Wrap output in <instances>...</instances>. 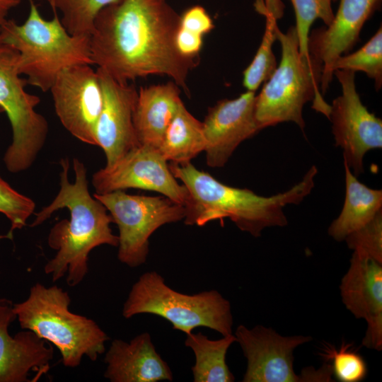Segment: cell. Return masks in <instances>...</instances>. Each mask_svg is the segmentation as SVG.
I'll use <instances>...</instances> for the list:
<instances>
[{
	"label": "cell",
	"instance_id": "cell-23",
	"mask_svg": "<svg viewBox=\"0 0 382 382\" xmlns=\"http://www.w3.org/2000/svg\"><path fill=\"white\" fill-rule=\"evenodd\" d=\"M236 342L233 334L210 340L201 332L187 334L185 345L190 348L195 358L192 366L195 382H233L235 378L226 364V354Z\"/></svg>",
	"mask_w": 382,
	"mask_h": 382
},
{
	"label": "cell",
	"instance_id": "cell-27",
	"mask_svg": "<svg viewBox=\"0 0 382 382\" xmlns=\"http://www.w3.org/2000/svg\"><path fill=\"white\" fill-rule=\"evenodd\" d=\"M337 0H291L295 16V28L297 32L301 54L309 57L308 40L310 28L317 19L328 26L332 21L334 13L332 3Z\"/></svg>",
	"mask_w": 382,
	"mask_h": 382
},
{
	"label": "cell",
	"instance_id": "cell-9",
	"mask_svg": "<svg viewBox=\"0 0 382 382\" xmlns=\"http://www.w3.org/2000/svg\"><path fill=\"white\" fill-rule=\"evenodd\" d=\"M119 229L118 260L129 267L144 264L149 238L158 228L184 219L185 209L165 196L134 195L124 190L95 193Z\"/></svg>",
	"mask_w": 382,
	"mask_h": 382
},
{
	"label": "cell",
	"instance_id": "cell-16",
	"mask_svg": "<svg viewBox=\"0 0 382 382\" xmlns=\"http://www.w3.org/2000/svg\"><path fill=\"white\" fill-rule=\"evenodd\" d=\"M255 92L247 91L209 108L202 122L209 167H223L241 142L261 130L255 117Z\"/></svg>",
	"mask_w": 382,
	"mask_h": 382
},
{
	"label": "cell",
	"instance_id": "cell-15",
	"mask_svg": "<svg viewBox=\"0 0 382 382\" xmlns=\"http://www.w3.org/2000/svg\"><path fill=\"white\" fill-rule=\"evenodd\" d=\"M381 0H340L328 26L316 28L308 35L309 55L323 68L320 88L324 95L333 77L336 59L349 52L359 40L364 23L379 8Z\"/></svg>",
	"mask_w": 382,
	"mask_h": 382
},
{
	"label": "cell",
	"instance_id": "cell-10",
	"mask_svg": "<svg viewBox=\"0 0 382 382\" xmlns=\"http://www.w3.org/2000/svg\"><path fill=\"white\" fill-rule=\"evenodd\" d=\"M342 94L332 100L328 119L335 146L343 150L344 162L357 177L364 171V155L382 147V120L363 105L357 91L355 72L334 71Z\"/></svg>",
	"mask_w": 382,
	"mask_h": 382
},
{
	"label": "cell",
	"instance_id": "cell-33",
	"mask_svg": "<svg viewBox=\"0 0 382 382\" xmlns=\"http://www.w3.org/2000/svg\"><path fill=\"white\" fill-rule=\"evenodd\" d=\"M263 6L266 11L276 20L280 19L284 16V5L281 0H265Z\"/></svg>",
	"mask_w": 382,
	"mask_h": 382
},
{
	"label": "cell",
	"instance_id": "cell-8",
	"mask_svg": "<svg viewBox=\"0 0 382 382\" xmlns=\"http://www.w3.org/2000/svg\"><path fill=\"white\" fill-rule=\"evenodd\" d=\"M19 54L0 45V108L11 123L12 141L4 156L6 169L17 173L28 169L46 141L49 126L35 108L40 98L25 90L18 68Z\"/></svg>",
	"mask_w": 382,
	"mask_h": 382
},
{
	"label": "cell",
	"instance_id": "cell-36",
	"mask_svg": "<svg viewBox=\"0 0 382 382\" xmlns=\"http://www.w3.org/2000/svg\"><path fill=\"white\" fill-rule=\"evenodd\" d=\"M1 112H4V111H3V110L0 108V113H1Z\"/></svg>",
	"mask_w": 382,
	"mask_h": 382
},
{
	"label": "cell",
	"instance_id": "cell-11",
	"mask_svg": "<svg viewBox=\"0 0 382 382\" xmlns=\"http://www.w3.org/2000/svg\"><path fill=\"white\" fill-rule=\"evenodd\" d=\"M176 180L158 149L139 145L112 166L94 173L92 185L97 194L137 188L159 192L185 206L189 193Z\"/></svg>",
	"mask_w": 382,
	"mask_h": 382
},
{
	"label": "cell",
	"instance_id": "cell-6",
	"mask_svg": "<svg viewBox=\"0 0 382 382\" xmlns=\"http://www.w3.org/2000/svg\"><path fill=\"white\" fill-rule=\"evenodd\" d=\"M277 40L282 47L279 65L255 96V117L260 129L284 122H293L303 131V105L313 101V108L329 117L330 105L320 91L322 66L299 51L295 26L282 33L277 25Z\"/></svg>",
	"mask_w": 382,
	"mask_h": 382
},
{
	"label": "cell",
	"instance_id": "cell-17",
	"mask_svg": "<svg viewBox=\"0 0 382 382\" xmlns=\"http://www.w3.org/2000/svg\"><path fill=\"white\" fill-rule=\"evenodd\" d=\"M342 301L367 328L362 340L366 348L382 349V263L354 251L350 265L340 285Z\"/></svg>",
	"mask_w": 382,
	"mask_h": 382
},
{
	"label": "cell",
	"instance_id": "cell-24",
	"mask_svg": "<svg viewBox=\"0 0 382 382\" xmlns=\"http://www.w3.org/2000/svg\"><path fill=\"white\" fill-rule=\"evenodd\" d=\"M255 10L266 18L265 33L257 51L243 72V86L247 91L255 92L260 86L267 81L275 71L277 64L272 51L277 40V20L264 8L263 0H255Z\"/></svg>",
	"mask_w": 382,
	"mask_h": 382
},
{
	"label": "cell",
	"instance_id": "cell-30",
	"mask_svg": "<svg viewBox=\"0 0 382 382\" xmlns=\"http://www.w3.org/2000/svg\"><path fill=\"white\" fill-rule=\"evenodd\" d=\"M345 241L349 249L382 263V211L368 224L349 234Z\"/></svg>",
	"mask_w": 382,
	"mask_h": 382
},
{
	"label": "cell",
	"instance_id": "cell-4",
	"mask_svg": "<svg viewBox=\"0 0 382 382\" xmlns=\"http://www.w3.org/2000/svg\"><path fill=\"white\" fill-rule=\"evenodd\" d=\"M0 45L19 54L18 68L27 83L43 92L50 91L59 74L78 64H93L90 36L74 35L63 25L56 11L43 18L33 0L22 24L8 19L0 28Z\"/></svg>",
	"mask_w": 382,
	"mask_h": 382
},
{
	"label": "cell",
	"instance_id": "cell-1",
	"mask_svg": "<svg viewBox=\"0 0 382 382\" xmlns=\"http://www.w3.org/2000/svg\"><path fill=\"white\" fill-rule=\"evenodd\" d=\"M180 18L167 0H120L106 6L90 35L93 64L122 83L166 75L189 95L187 76L199 59L176 47Z\"/></svg>",
	"mask_w": 382,
	"mask_h": 382
},
{
	"label": "cell",
	"instance_id": "cell-20",
	"mask_svg": "<svg viewBox=\"0 0 382 382\" xmlns=\"http://www.w3.org/2000/svg\"><path fill=\"white\" fill-rule=\"evenodd\" d=\"M180 87L173 81L141 87L133 115L140 145L158 149L164 133L182 101Z\"/></svg>",
	"mask_w": 382,
	"mask_h": 382
},
{
	"label": "cell",
	"instance_id": "cell-14",
	"mask_svg": "<svg viewBox=\"0 0 382 382\" xmlns=\"http://www.w3.org/2000/svg\"><path fill=\"white\" fill-rule=\"evenodd\" d=\"M103 92V105L95 137L106 157V167L115 164L140 145L134 129L133 115L138 98L134 85L113 79L96 69Z\"/></svg>",
	"mask_w": 382,
	"mask_h": 382
},
{
	"label": "cell",
	"instance_id": "cell-12",
	"mask_svg": "<svg viewBox=\"0 0 382 382\" xmlns=\"http://www.w3.org/2000/svg\"><path fill=\"white\" fill-rule=\"evenodd\" d=\"M50 91L63 127L81 141L97 146L95 132L103 105L97 71L90 64L68 67L59 74Z\"/></svg>",
	"mask_w": 382,
	"mask_h": 382
},
{
	"label": "cell",
	"instance_id": "cell-35",
	"mask_svg": "<svg viewBox=\"0 0 382 382\" xmlns=\"http://www.w3.org/2000/svg\"><path fill=\"white\" fill-rule=\"evenodd\" d=\"M37 1H48L50 4L51 2V0H37Z\"/></svg>",
	"mask_w": 382,
	"mask_h": 382
},
{
	"label": "cell",
	"instance_id": "cell-32",
	"mask_svg": "<svg viewBox=\"0 0 382 382\" xmlns=\"http://www.w3.org/2000/svg\"><path fill=\"white\" fill-rule=\"evenodd\" d=\"M202 35L179 26L175 35V45L182 55L197 57L202 47Z\"/></svg>",
	"mask_w": 382,
	"mask_h": 382
},
{
	"label": "cell",
	"instance_id": "cell-13",
	"mask_svg": "<svg viewBox=\"0 0 382 382\" xmlns=\"http://www.w3.org/2000/svg\"><path fill=\"white\" fill-rule=\"evenodd\" d=\"M247 359L243 382H308L306 370L294 369V351L312 340L311 336H282L272 328L257 325L237 327L233 334Z\"/></svg>",
	"mask_w": 382,
	"mask_h": 382
},
{
	"label": "cell",
	"instance_id": "cell-3",
	"mask_svg": "<svg viewBox=\"0 0 382 382\" xmlns=\"http://www.w3.org/2000/svg\"><path fill=\"white\" fill-rule=\"evenodd\" d=\"M168 166L189 193L184 206L185 224L202 226L212 221L228 218L240 230L254 237L260 236L265 228L287 224L284 207L299 204L311 193L318 173L317 168L313 166L303 179L289 190L264 197L248 189L225 185L209 173L198 170L190 162H171Z\"/></svg>",
	"mask_w": 382,
	"mask_h": 382
},
{
	"label": "cell",
	"instance_id": "cell-19",
	"mask_svg": "<svg viewBox=\"0 0 382 382\" xmlns=\"http://www.w3.org/2000/svg\"><path fill=\"white\" fill-rule=\"evenodd\" d=\"M104 377L111 382L172 381V371L156 351L150 334L142 332L127 342L115 339L105 353Z\"/></svg>",
	"mask_w": 382,
	"mask_h": 382
},
{
	"label": "cell",
	"instance_id": "cell-31",
	"mask_svg": "<svg viewBox=\"0 0 382 382\" xmlns=\"http://www.w3.org/2000/svg\"><path fill=\"white\" fill-rule=\"evenodd\" d=\"M180 27L203 36L210 32L214 25L204 8L196 5L186 9L180 15Z\"/></svg>",
	"mask_w": 382,
	"mask_h": 382
},
{
	"label": "cell",
	"instance_id": "cell-25",
	"mask_svg": "<svg viewBox=\"0 0 382 382\" xmlns=\"http://www.w3.org/2000/svg\"><path fill=\"white\" fill-rule=\"evenodd\" d=\"M120 0H51L54 11L61 13V21L74 35L90 36L98 13Z\"/></svg>",
	"mask_w": 382,
	"mask_h": 382
},
{
	"label": "cell",
	"instance_id": "cell-22",
	"mask_svg": "<svg viewBox=\"0 0 382 382\" xmlns=\"http://www.w3.org/2000/svg\"><path fill=\"white\" fill-rule=\"evenodd\" d=\"M204 149L202 122L181 101L164 133L158 151L168 161L186 163Z\"/></svg>",
	"mask_w": 382,
	"mask_h": 382
},
{
	"label": "cell",
	"instance_id": "cell-5",
	"mask_svg": "<svg viewBox=\"0 0 382 382\" xmlns=\"http://www.w3.org/2000/svg\"><path fill=\"white\" fill-rule=\"evenodd\" d=\"M70 303L62 288L35 283L28 298L14 303L13 309L21 328L51 342L60 352L63 364L75 368L84 356L96 361L109 337L96 321L72 313Z\"/></svg>",
	"mask_w": 382,
	"mask_h": 382
},
{
	"label": "cell",
	"instance_id": "cell-28",
	"mask_svg": "<svg viewBox=\"0 0 382 382\" xmlns=\"http://www.w3.org/2000/svg\"><path fill=\"white\" fill-rule=\"evenodd\" d=\"M323 351V357L332 361V375L339 381L359 382L366 378V363L359 354L351 349L350 345L345 344L339 349L326 345Z\"/></svg>",
	"mask_w": 382,
	"mask_h": 382
},
{
	"label": "cell",
	"instance_id": "cell-21",
	"mask_svg": "<svg viewBox=\"0 0 382 382\" xmlns=\"http://www.w3.org/2000/svg\"><path fill=\"white\" fill-rule=\"evenodd\" d=\"M345 197L342 209L330 225L328 233L337 241L360 228L382 211V191L368 187L359 182L344 162Z\"/></svg>",
	"mask_w": 382,
	"mask_h": 382
},
{
	"label": "cell",
	"instance_id": "cell-29",
	"mask_svg": "<svg viewBox=\"0 0 382 382\" xmlns=\"http://www.w3.org/2000/svg\"><path fill=\"white\" fill-rule=\"evenodd\" d=\"M35 209V203L32 199L14 190L0 177V213L11 222L7 238H11L15 230L26 225Z\"/></svg>",
	"mask_w": 382,
	"mask_h": 382
},
{
	"label": "cell",
	"instance_id": "cell-34",
	"mask_svg": "<svg viewBox=\"0 0 382 382\" xmlns=\"http://www.w3.org/2000/svg\"><path fill=\"white\" fill-rule=\"evenodd\" d=\"M21 2V0H0V28L8 20L9 11Z\"/></svg>",
	"mask_w": 382,
	"mask_h": 382
},
{
	"label": "cell",
	"instance_id": "cell-7",
	"mask_svg": "<svg viewBox=\"0 0 382 382\" xmlns=\"http://www.w3.org/2000/svg\"><path fill=\"white\" fill-rule=\"evenodd\" d=\"M149 313L168 320L185 335L198 327L216 330L222 336L233 334L230 302L216 290L183 294L168 286L155 271L142 274L132 285L124 303L125 318Z\"/></svg>",
	"mask_w": 382,
	"mask_h": 382
},
{
	"label": "cell",
	"instance_id": "cell-18",
	"mask_svg": "<svg viewBox=\"0 0 382 382\" xmlns=\"http://www.w3.org/2000/svg\"><path fill=\"white\" fill-rule=\"evenodd\" d=\"M13 303L0 299V382H28L30 374L50 369L53 347L33 332L25 330L11 336L8 329L16 319Z\"/></svg>",
	"mask_w": 382,
	"mask_h": 382
},
{
	"label": "cell",
	"instance_id": "cell-26",
	"mask_svg": "<svg viewBox=\"0 0 382 382\" xmlns=\"http://www.w3.org/2000/svg\"><path fill=\"white\" fill-rule=\"evenodd\" d=\"M337 69L363 71L374 81L376 90L382 86V27L359 50L339 57L333 65Z\"/></svg>",
	"mask_w": 382,
	"mask_h": 382
},
{
	"label": "cell",
	"instance_id": "cell-2",
	"mask_svg": "<svg viewBox=\"0 0 382 382\" xmlns=\"http://www.w3.org/2000/svg\"><path fill=\"white\" fill-rule=\"evenodd\" d=\"M60 164L59 192L48 206L35 214L30 226H39L59 209H69L70 219L58 221L50 231L47 243L57 253L44 270L52 276L53 282L67 274V284L75 286L88 273L91 251L102 245L117 247L119 238L110 228L112 219L108 211L90 194L84 164L76 158L73 159V183L68 178L69 159L62 158Z\"/></svg>",
	"mask_w": 382,
	"mask_h": 382
}]
</instances>
